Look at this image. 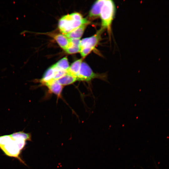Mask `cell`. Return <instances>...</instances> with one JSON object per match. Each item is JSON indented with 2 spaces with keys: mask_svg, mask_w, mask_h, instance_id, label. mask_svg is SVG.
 I'll return each instance as SVG.
<instances>
[{
  "mask_svg": "<svg viewBox=\"0 0 169 169\" xmlns=\"http://www.w3.org/2000/svg\"><path fill=\"white\" fill-rule=\"evenodd\" d=\"M90 22L86 18H83L78 13H74L64 16L59 20L58 27L63 34L69 33L81 25L89 24Z\"/></svg>",
  "mask_w": 169,
  "mask_h": 169,
  "instance_id": "6da1fadb",
  "label": "cell"
},
{
  "mask_svg": "<svg viewBox=\"0 0 169 169\" xmlns=\"http://www.w3.org/2000/svg\"><path fill=\"white\" fill-rule=\"evenodd\" d=\"M116 8L114 2L111 0H105L100 15L101 19V27L110 33L111 25L114 18Z\"/></svg>",
  "mask_w": 169,
  "mask_h": 169,
  "instance_id": "7a4b0ae2",
  "label": "cell"
},
{
  "mask_svg": "<svg viewBox=\"0 0 169 169\" xmlns=\"http://www.w3.org/2000/svg\"><path fill=\"white\" fill-rule=\"evenodd\" d=\"M77 80L90 82L95 79H100L108 82L107 73H99L94 72L89 65L85 62H82L79 72L76 76Z\"/></svg>",
  "mask_w": 169,
  "mask_h": 169,
  "instance_id": "3957f363",
  "label": "cell"
},
{
  "mask_svg": "<svg viewBox=\"0 0 169 169\" xmlns=\"http://www.w3.org/2000/svg\"><path fill=\"white\" fill-rule=\"evenodd\" d=\"M104 30L101 28L93 36L80 40L79 52L83 58L89 54L97 45Z\"/></svg>",
  "mask_w": 169,
  "mask_h": 169,
  "instance_id": "277c9868",
  "label": "cell"
},
{
  "mask_svg": "<svg viewBox=\"0 0 169 169\" xmlns=\"http://www.w3.org/2000/svg\"><path fill=\"white\" fill-rule=\"evenodd\" d=\"M0 149L6 155L16 158L21 162L25 165L20 156L22 151L18 145V139L12 138L10 141Z\"/></svg>",
  "mask_w": 169,
  "mask_h": 169,
  "instance_id": "5b68a950",
  "label": "cell"
},
{
  "mask_svg": "<svg viewBox=\"0 0 169 169\" xmlns=\"http://www.w3.org/2000/svg\"><path fill=\"white\" fill-rule=\"evenodd\" d=\"M105 0L96 1L92 5L89 14V18L95 19L100 16L101 10Z\"/></svg>",
  "mask_w": 169,
  "mask_h": 169,
  "instance_id": "8992f818",
  "label": "cell"
},
{
  "mask_svg": "<svg viewBox=\"0 0 169 169\" xmlns=\"http://www.w3.org/2000/svg\"><path fill=\"white\" fill-rule=\"evenodd\" d=\"M47 86L49 90L58 97H60L63 90V86L61 85L57 81L53 80L44 85Z\"/></svg>",
  "mask_w": 169,
  "mask_h": 169,
  "instance_id": "52a82bcc",
  "label": "cell"
},
{
  "mask_svg": "<svg viewBox=\"0 0 169 169\" xmlns=\"http://www.w3.org/2000/svg\"><path fill=\"white\" fill-rule=\"evenodd\" d=\"M88 24H82L73 31L69 33L63 34L69 39H80Z\"/></svg>",
  "mask_w": 169,
  "mask_h": 169,
  "instance_id": "ba28073f",
  "label": "cell"
},
{
  "mask_svg": "<svg viewBox=\"0 0 169 169\" xmlns=\"http://www.w3.org/2000/svg\"><path fill=\"white\" fill-rule=\"evenodd\" d=\"M57 42L59 46L65 50L68 47L69 42V39L64 34H50Z\"/></svg>",
  "mask_w": 169,
  "mask_h": 169,
  "instance_id": "9c48e42d",
  "label": "cell"
},
{
  "mask_svg": "<svg viewBox=\"0 0 169 169\" xmlns=\"http://www.w3.org/2000/svg\"><path fill=\"white\" fill-rule=\"evenodd\" d=\"M80 40V39H69V44L64 50L69 54L79 52Z\"/></svg>",
  "mask_w": 169,
  "mask_h": 169,
  "instance_id": "30bf717a",
  "label": "cell"
},
{
  "mask_svg": "<svg viewBox=\"0 0 169 169\" xmlns=\"http://www.w3.org/2000/svg\"><path fill=\"white\" fill-rule=\"evenodd\" d=\"M54 69L51 66L45 71L42 78L38 81L44 85L46 83L54 80Z\"/></svg>",
  "mask_w": 169,
  "mask_h": 169,
  "instance_id": "8fae6325",
  "label": "cell"
},
{
  "mask_svg": "<svg viewBox=\"0 0 169 169\" xmlns=\"http://www.w3.org/2000/svg\"><path fill=\"white\" fill-rule=\"evenodd\" d=\"M83 59L84 58H82L73 62L69 66L67 71V73L76 77Z\"/></svg>",
  "mask_w": 169,
  "mask_h": 169,
  "instance_id": "7c38bea8",
  "label": "cell"
},
{
  "mask_svg": "<svg viewBox=\"0 0 169 169\" xmlns=\"http://www.w3.org/2000/svg\"><path fill=\"white\" fill-rule=\"evenodd\" d=\"M77 80L76 77L68 73L57 80L58 82L62 86L73 84Z\"/></svg>",
  "mask_w": 169,
  "mask_h": 169,
  "instance_id": "4fadbf2b",
  "label": "cell"
},
{
  "mask_svg": "<svg viewBox=\"0 0 169 169\" xmlns=\"http://www.w3.org/2000/svg\"><path fill=\"white\" fill-rule=\"evenodd\" d=\"M52 66L55 69L66 71L69 66L68 59L66 57L62 58Z\"/></svg>",
  "mask_w": 169,
  "mask_h": 169,
  "instance_id": "5bb4252c",
  "label": "cell"
},
{
  "mask_svg": "<svg viewBox=\"0 0 169 169\" xmlns=\"http://www.w3.org/2000/svg\"><path fill=\"white\" fill-rule=\"evenodd\" d=\"M14 139H22L25 141H32L31 134L29 133H25L23 131L14 132L10 135Z\"/></svg>",
  "mask_w": 169,
  "mask_h": 169,
  "instance_id": "9a60e30c",
  "label": "cell"
},
{
  "mask_svg": "<svg viewBox=\"0 0 169 169\" xmlns=\"http://www.w3.org/2000/svg\"><path fill=\"white\" fill-rule=\"evenodd\" d=\"M12 138L10 135L0 136V148L6 145L12 139Z\"/></svg>",
  "mask_w": 169,
  "mask_h": 169,
  "instance_id": "2e32d148",
  "label": "cell"
}]
</instances>
